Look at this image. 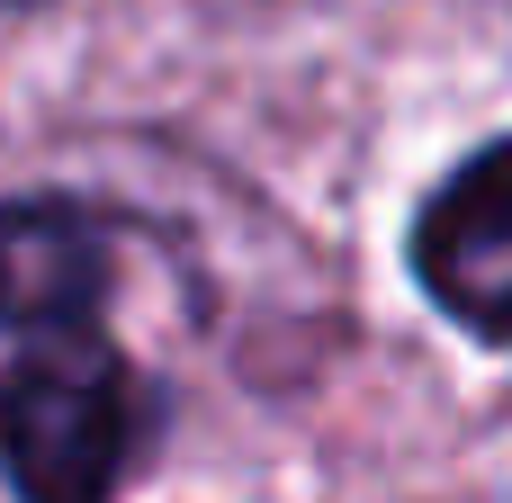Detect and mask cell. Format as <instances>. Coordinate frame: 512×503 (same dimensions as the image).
<instances>
[{"mask_svg": "<svg viewBox=\"0 0 512 503\" xmlns=\"http://www.w3.org/2000/svg\"><path fill=\"white\" fill-rule=\"evenodd\" d=\"M126 216L81 198H0V333L9 342H72L99 333L126 279Z\"/></svg>", "mask_w": 512, "mask_h": 503, "instance_id": "7a4b0ae2", "label": "cell"}, {"mask_svg": "<svg viewBox=\"0 0 512 503\" xmlns=\"http://www.w3.org/2000/svg\"><path fill=\"white\" fill-rule=\"evenodd\" d=\"M0 9H27V0H0Z\"/></svg>", "mask_w": 512, "mask_h": 503, "instance_id": "277c9868", "label": "cell"}, {"mask_svg": "<svg viewBox=\"0 0 512 503\" xmlns=\"http://www.w3.org/2000/svg\"><path fill=\"white\" fill-rule=\"evenodd\" d=\"M153 432V387L99 333L27 342L0 369V486L18 503H117Z\"/></svg>", "mask_w": 512, "mask_h": 503, "instance_id": "6da1fadb", "label": "cell"}, {"mask_svg": "<svg viewBox=\"0 0 512 503\" xmlns=\"http://www.w3.org/2000/svg\"><path fill=\"white\" fill-rule=\"evenodd\" d=\"M414 279L477 342H512V144L468 153L414 216Z\"/></svg>", "mask_w": 512, "mask_h": 503, "instance_id": "3957f363", "label": "cell"}]
</instances>
